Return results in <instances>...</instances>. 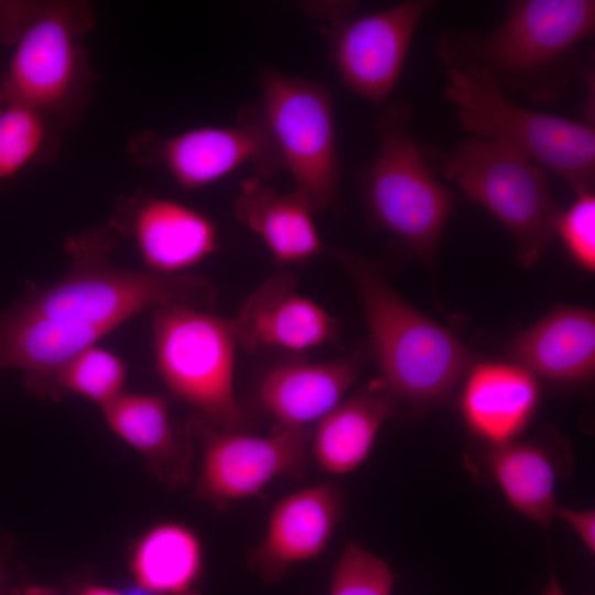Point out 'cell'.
Segmentation results:
<instances>
[{
  "instance_id": "obj_25",
  "label": "cell",
  "mask_w": 595,
  "mask_h": 595,
  "mask_svg": "<svg viewBox=\"0 0 595 595\" xmlns=\"http://www.w3.org/2000/svg\"><path fill=\"white\" fill-rule=\"evenodd\" d=\"M48 117L21 101L6 99L0 109V180L12 176L44 149Z\"/></svg>"
},
{
  "instance_id": "obj_7",
  "label": "cell",
  "mask_w": 595,
  "mask_h": 595,
  "mask_svg": "<svg viewBox=\"0 0 595 595\" xmlns=\"http://www.w3.org/2000/svg\"><path fill=\"white\" fill-rule=\"evenodd\" d=\"M152 329L155 369L169 393L210 426L245 431L249 416L235 392L231 320L172 305L153 310Z\"/></svg>"
},
{
  "instance_id": "obj_30",
  "label": "cell",
  "mask_w": 595,
  "mask_h": 595,
  "mask_svg": "<svg viewBox=\"0 0 595 595\" xmlns=\"http://www.w3.org/2000/svg\"><path fill=\"white\" fill-rule=\"evenodd\" d=\"M541 595H566L556 575L553 572H551L548 583Z\"/></svg>"
},
{
  "instance_id": "obj_16",
  "label": "cell",
  "mask_w": 595,
  "mask_h": 595,
  "mask_svg": "<svg viewBox=\"0 0 595 595\" xmlns=\"http://www.w3.org/2000/svg\"><path fill=\"white\" fill-rule=\"evenodd\" d=\"M370 357L368 346L329 361L279 364L259 381L258 403L275 424L307 429L345 399Z\"/></svg>"
},
{
  "instance_id": "obj_5",
  "label": "cell",
  "mask_w": 595,
  "mask_h": 595,
  "mask_svg": "<svg viewBox=\"0 0 595 595\" xmlns=\"http://www.w3.org/2000/svg\"><path fill=\"white\" fill-rule=\"evenodd\" d=\"M426 155L437 176L456 184L507 228L521 266L529 269L539 261L562 212L543 167L505 142L476 137L448 151L426 145Z\"/></svg>"
},
{
  "instance_id": "obj_31",
  "label": "cell",
  "mask_w": 595,
  "mask_h": 595,
  "mask_svg": "<svg viewBox=\"0 0 595 595\" xmlns=\"http://www.w3.org/2000/svg\"><path fill=\"white\" fill-rule=\"evenodd\" d=\"M10 595H58L56 592L41 586H29L21 589H14Z\"/></svg>"
},
{
  "instance_id": "obj_13",
  "label": "cell",
  "mask_w": 595,
  "mask_h": 595,
  "mask_svg": "<svg viewBox=\"0 0 595 595\" xmlns=\"http://www.w3.org/2000/svg\"><path fill=\"white\" fill-rule=\"evenodd\" d=\"M295 286L293 273L279 272L245 300L231 320L238 345L249 353H299L338 342L337 318Z\"/></svg>"
},
{
  "instance_id": "obj_9",
  "label": "cell",
  "mask_w": 595,
  "mask_h": 595,
  "mask_svg": "<svg viewBox=\"0 0 595 595\" xmlns=\"http://www.w3.org/2000/svg\"><path fill=\"white\" fill-rule=\"evenodd\" d=\"M130 153L139 163L161 164L185 191L210 185L241 166L263 181L284 169L260 102L245 106L231 126L197 127L163 139L143 133Z\"/></svg>"
},
{
  "instance_id": "obj_27",
  "label": "cell",
  "mask_w": 595,
  "mask_h": 595,
  "mask_svg": "<svg viewBox=\"0 0 595 595\" xmlns=\"http://www.w3.org/2000/svg\"><path fill=\"white\" fill-rule=\"evenodd\" d=\"M572 259L587 271L595 270V196L593 192L576 194L575 201L562 209L555 228Z\"/></svg>"
},
{
  "instance_id": "obj_28",
  "label": "cell",
  "mask_w": 595,
  "mask_h": 595,
  "mask_svg": "<svg viewBox=\"0 0 595 595\" xmlns=\"http://www.w3.org/2000/svg\"><path fill=\"white\" fill-rule=\"evenodd\" d=\"M554 518L562 520L578 538L584 548L595 554V511L558 506Z\"/></svg>"
},
{
  "instance_id": "obj_22",
  "label": "cell",
  "mask_w": 595,
  "mask_h": 595,
  "mask_svg": "<svg viewBox=\"0 0 595 595\" xmlns=\"http://www.w3.org/2000/svg\"><path fill=\"white\" fill-rule=\"evenodd\" d=\"M108 428L139 452L169 483H183L190 446L174 426L166 397L126 392L101 408Z\"/></svg>"
},
{
  "instance_id": "obj_29",
  "label": "cell",
  "mask_w": 595,
  "mask_h": 595,
  "mask_svg": "<svg viewBox=\"0 0 595 595\" xmlns=\"http://www.w3.org/2000/svg\"><path fill=\"white\" fill-rule=\"evenodd\" d=\"M77 595H128L118 589L101 585H89L84 587Z\"/></svg>"
},
{
  "instance_id": "obj_4",
  "label": "cell",
  "mask_w": 595,
  "mask_h": 595,
  "mask_svg": "<svg viewBox=\"0 0 595 595\" xmlns=\"http://www.w3.org/2000/svg\"><path fill=\"white\" fill-rule=\"evenodd\" d=\"M412 125L407 101L393 100L381 109L375 123L378 148L361 183L374 223L432 264L455 198L433 171Z\"/></svg>"
},
{
  "instance_id": "obj_21",
  "label": "cell",
  "mask_w": 595,
  "mask_h": 595,
  "mask_svg": "<svg viewBox=\"0 0 595 595\" xmlns=\"http://www.w3.org/2000/svg\"><path fill=\"white\" fill-rule=\"evenodd\" d=\"M394 403L378 379L344 399L315 425L311 457L325 473L345 475L370 455Z\"/></svg>"
},
{
  "instance_id": "obj_14",
  "label": "cell",
  "mask_w": 595,
  "mask_h": 595,
  "mask_svg": "<svg viewBox=\"0 0 595 595\" xmlns=\"http://www.w3.org/2000/svg\"><path fill=\"white\" fill-rule=\"evenodd\" d=\"M110 224L134 239L147 271L175 275L218 249V231L202 212L177 201L152 195L131 197Z\"/></svg>"
},
{
  "instance_id": "obj_11",
  "label": "cell",
  "mask_w": 595,
  "mask_h": 595,
  "mask_svg": "<svg viewBox=\"0 0 595 595\" xmlns=\"http://www.w3.org/2000/svg\"><path fill=\"white\" fill-rule=\"evenodd\" d=\"M192 429L202 441L196 495L217 508L260 494L281 478H300L311 457L310 428L274 424L267 435L223 430L198 419Z\"/></svg>"
},
{
  "instance_id": "obj_15",
  "label": "cell",
  "mask_w": 595,
  "mask_h": 595,
  "mask_svg": "<svg viewBox=\"0 0 595 595\" xmlns=\"http://www.w3.org/2000/svg\"><path fill=\"white\" fill-rule=\"evenodd\" d=\"M344 493L332 482L284 496L272 508L261 541L248 563L269 583L289 569L318 556L328 545L344 511Z\"/></svg>"
},
{
  "instance_id": "obj_8",
  "label": "cell",
  "mask_w": 595,
  "mask_h": 595,
  "mask_svg": "<svg viewBox=\"0 0 595 595\" xmlns=\"http://www.w3.org/2000/svg\"><path fill=\"white\" fill-rule=\"evenodd\" d=\"M261 106L284 169L314 213L337 208L340 174L331 93L321 84L262 67Z\"/></svg>"
},
{
  "instance_id": "obj_12",
  "label": "cell",
  "mask_w": 595,
  "mask_h": 595,
  "mask_svg": "<svg viewBox=\"0 0 595 595\" xmlns=\"http://www.w3.org/2000/svg\"><path fill=\"white\" fill-rule=\"evenodd\" d=\"M435 6L433 0H404L379 11L359 15L348 11L327 20L322 31L344 86L382 104L401 76L420 22Z\"/></svg>"
},
{
  "instance_id": "obj_24",
  "label": "cell",
  "mask_w": 595,
  "mask_h": 595,
  "mask_svg": "<svg viewBox=\"0 0 595 595\" xmlns=\"http://www.w3.org/2000/svg\"><path fill=\"white\" fill-rule=\"evenodd\" d=\"M127 366L115 353L90 346L63 364L43 383L39 393L64 390L104 408L125 390Z\"/></svg>"
},
{
  "instance_id": "obj_20",
  "label": "cell",
  "mask_w": 595,
  "mask_h": 595,
  "mask_svg": "<svg viewBox=\"0 0 595 595\" xmlns=\"http://www.w3.org/2000/svg\"><path fill=\"white\" fill-rule=\"evenodd\" d=\"M314 214L295 191L280 194L258 176L240 182L234 202L235 218L264 242L282 267L304 263L325 249Z\"/></svg>"
},
{
  "instance_id": "obj_1",
  "label": "cell",
  "mask_w": 595,
  "mask_h": 595,
  "mask_svg": "<svg viewBox=\"0 0 595 595\" xmlns=\"http://www.w3.org/2000/svg\"><path fill=\"white\" fill-rule=\"evenodd\" d=\"M116 232L109 224L68 236V272L0 311V375L22 371L25 386L39 392L68 359L143 310L215 305L216 290L199 274L164 275L115 266L110 252Z\"/></svg>"
},
{
  "instance_id": "obj_10",
  "label": "cell",
  "mask_w": 595,
  "mask_h": 595,
  "mask_svg": "<svg viewBox=\"0 0 595 595\" xmlns=\"http://www.w3.org/2000/svg\"><path fill=\"white\" fill-rule=\"evenodd\" d=\"M15 47L3 85L4 98L28 104L47 116L63 110L84 73L79 39L93 22L86 6H22Z\"/></svg>"
},
{
  "instance_id": "obj_3",
  "label": "cell",
  "mask_w": 595,
  "mask_h": 595,
  "mask_svg": "<svg viewBox=\"0 0 595 595\" xmlns=\"http://www.w3.org/2000/svg\"><path fill=\"white\" fill-rule=\"evenodd\" d=\"M324 250L358 290L377 379L394 405L423 410L445 402L473 365L468 348L403 300L370 260L326 245Z\"/></svg>"
},
{
  "instance_id": "obj_33",
  "label": "cell",
  "mask_w": 595,
  "mask_h": 595,
  "mask_svg": "<svg viewBox=\"0 0 595 595\" xmlns=\"http://www.w3.org/2000/svg\"><path fill=\"white\" fill-rule=\"evenodd\" d=\"M1 582H2V571H1V565H0V587H1Z\"/></svg>"
},
{
  "instance_id": "obj_19",
  "label": "cell",
  "mask_w": 595,
  "mask_h": 595,
  "mask_svg": "<svg viewBox=\"0 0 595 595\" xmlns=\"http://www.w3.org/2000/svg\"><path fill=\"white\" fill-rule=\"evenodd\" d=\"M510 351L536 377L560 383L587 381L595 370V314L559 306L518 334Z\"/></svg>"
},
{
  "instance_id": "obj_17",
  "label": "cell",
  "mask_w": 595,
  "mask_h": 595,
  "mask_svg": "<svg viewBox=\"0 0 595 595\" xmlns=\"http://www.w3.org/2000/svg\"><path fill=\"white\" fill-rule=\"evenodd\" d=\"M539 401V382L528 369L519 364L482 361L466 372L458 409L470 433L486 446H495L518 440Z\"/></svg>"
},
{
  "instance_id": "obj_2",
  "label": "cell",
  "mask_w": 595,
  "mask_h": 595,
  "mask_svg": "<svg viewBox=\"0 0 595 595\" xmlns=\"http://www.w3.org/2000/svg\"><path fill=\"white\" fill-rule=\"evenodd\" d=\"M594 31L593 0H515L491 31L444 30L435 52L446 67L485 73L511 99L554 104L582 75L578 47Z\"/></svg>"
},
{
  "instance_id": "obj_23",
  "label": "cell",
  "mask_w": 595,
  "mask_h": 595,
  "mask_svg": "<svg viewBox=\"0 0 595 595\" xmlns=\"http://www.w3.org/2000/svg\"><path fill=\"white\" fill-rule=\"evenodd\" d=\"M203 567L204 549L198 534L177 521L147 529L129 559L137 586L152 595H198Z\"/></svg>"
},
{
  "instance_id": "obj_32",
  "label": "cell",
  "mask_w": 595,
  "mask_h": 595,
  "mask_svg": "<svg viewBox=\"0 0 595 595\" xmlns=\"http://www.w3.org/2000/svg\"><path fill=\"white\" fill-rule=\"evenodd\" d=\"M4 101H6V98H4V95H3V93H2V90L0 88V109L2 108Z\"/></svg>"
},
{
  "instance_id": "obj_6",
  "label": "cell",
  "mask_w": 595,
  "mask_h": 595,
  "mask_svg": "<svg viewBox=\"0 0 595 595\" xmlns=\"http://www.w3.org/2000/svg\"><path fill=\"white\" fill-rule=\"evenodd\" d=\"M444 95L470 137L505 142L561 177L576 194L593 192L595 129L529 109L505 95L483 72L446 67Z\"/></svg>"
},
{
  "instance_id": "obj_18",
  "label": "cell",
  "mask_w": 595,
  "mask_h": 595,
  "mask_svg": "<svg viewBox=\"0 0 595 595\" xmlns=\"http://www.w3.org/2000/svg\"><path fill=\"white\" fill-rule=\"evenodd\" d=\"M564 445L547 440H515L486 446L485 474L498 487L510 507L544 530L553 521L556 487L563 476Z\"/></svg>"
},
{
  "instance_id": "obj_26",
  "label": "cell",
  "mask_w": 595,
  "mask_h": 595,
  "mask_svg": "<svg viewBox=\"0 0 595 595\" xmlns=\"http://www.w3.org/2000/svg\"><path fill=\"white\" fill-rule=\"evenodd\" d=\"M394 581L387 561L348 542L333 570L328 595H391Z\"/></svg>"
}]
</instances>
